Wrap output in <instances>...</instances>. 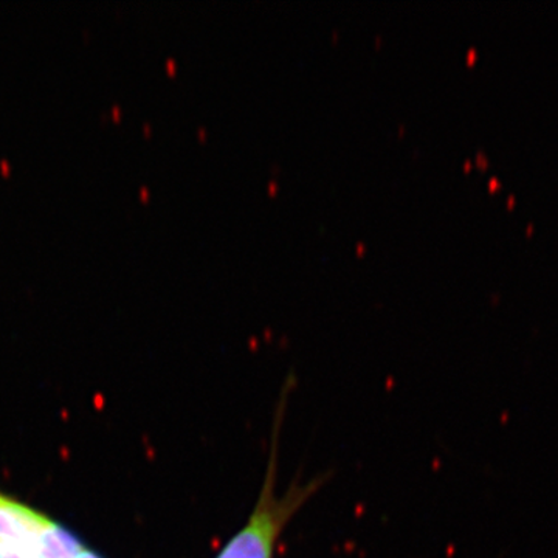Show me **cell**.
Returning a JSON list of instances; mask_svg holds the SVG:
<instances>
[{
	"label": "cell",
	"instance_id": "cell-2",
	"mask_svg": "<svg viewBox=\"0 0 558 558\" xmlns=\"http://www.w3.org/2000/svg\"><path fill=\"white\" fill-rule=\"evenodd\" d=\"M270 499H260L247 526L242 529L218 558H271L274 543L284 517Z\"/></svg>",
	"mask_w": 558,
	"mask_h": 558
},
{
	"label": "cell",
	"instance_id": "cell-3",
	"mask_svg": "<svg viewBox=\"0 0 558 558\" xmlns=\"http://www.w3.org/2000/svg\"><path fill=\"white\" fill-rule=\"evenodd\" d=\"M98 558H100V557H98Z\"/></svg>",
	"mask_w": 558,
	"mask_h": 558
},
{
	"label": "cell",
	"instance_id": "cell-1",
	"mask_svg": "<svg viewBox=\"0 0 558 558\" xmlns=\"http://www.w3.org/2000/svg\"><path fill=\"white\" fill-rule=\"evenodd\" d=\"M83 550L54 521L0 494V558H80Z\"/></svg>",
	"mask_w": 558,
	"mask_h": 558
}]
</instances>
